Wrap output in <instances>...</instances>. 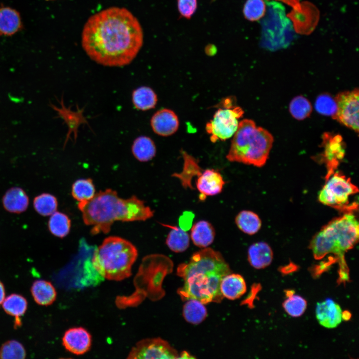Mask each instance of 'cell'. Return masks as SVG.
<instances>
[{
	"label": "cell",
	"instance_id": "cell-1",
	"mask_svg": "<svg viewBox=\"0 0 359 359\" xmlns=\"http://www.w3.org/2000/svg\"><path fill=\"white\" fill-rule=\"evenodd\" d=\"M144 40L141 25L125 7H111L91 16L81 35L82 46L98 64L121 67L136 57Z\"/></svg>",
	"mask_w": 359,
	"mask_h": 359
},
{
	"label": "cell",
	"instance_id": "cell-2",
	"mask_svg": "<svg viewBox=\"0 0 359 359\" xmlns=\"http://www.w3.org/2000/svg\"><path fill=\"white\" fill-rule=\"evenodd\" d=\"M178 272L184 281L178 291L181 299H196L205 304L221 301L220 283L231 270L220 252L205 248L195 252L187 263L180 264Z\"/></svg>",
	"mask_w": 359,
	"mask_h": 359
},
{
	"label": "cell",
	"instance_id": "cell-3",
	"mask_svg": "<svg viewBox=\"0 0 359 359\" xmlns=\"http://www.w3.org/2000/svg\"><path fill=\"white\" fill-rule=\"evenodd\" d=\"M78 207L84 223L91 226L93 235L109 233L115 221H145L154 215V211L136 196L122 198L110 188L95 193L88 201L78 203Z\"/></svg>",
	"mask_w": 359,
	"mask_h": 359
},
{
	"label": "cell",
	"instance_id": "cell-4",
	"mask_svg": "<svg viewBox=\"0 0 359 359\" xmlns=\"http://www.w3.org/2000/svg\"><path fill=\"white\" fill-rule=\"evenodd\" d=\"M138 252L130 241L118 236H109L94 251L92 264L105 279L121 281L132 274Z\"/></svg>",
	"mask_w": 359,
	"mask_h": 359
},
{
	"label": "cell",
	"instance_id": "cell-5",
	"mask_svg": "<svg viewBox=\"0 0 359 359\" xmlns=\"http://www.w3.org/2000/svg\"><path fill=\"white\" fill-rule=\"evenodd\" d=\"M273 141L267 130L257 126L252 120L244 119L239 123L226 158L231 162L262 167L268 158Z\"/></svg>",
	"mask_w": 359,
	"mask_h": 359
},
{
	"label": "cell",
	"instance_id": "cell-6",
	"mask_svg": "<svg viewBox=\"0 0 359 359\" xmlns=\"http://www.w3.org/2000/svg\"><path fill=\"white\" fill-rule=\"evenodd\" d=\"M359 235V222L353 213L348 212L324 226L312 239L310 247L317 260L330 253L343 258L357 243Z\"/></svg>",
	"mask_w": 359,
	"mask_h": 359
},
{
	"label": "cell",
	"instance_id": "cell-7",
	"mask_svg": "<svg viewBox=\"0 0 359 359\" xmlns=\"http://www.w3.org/2000/svg\"><path fill=\"white\" fill-rule=\"evenodd\" d=\"M266 12L261 18V44L271 51L286 48L294 40L295 33L285 8L273 0L266 1Z\"/></svg>",
	"mask_w": 359,
	"mask_h": 359
},
{
	"label": "cell",
	"instance_id": "cell-8",
	"mask_svg": "<svg viewBox=\"0 0 359 359\" xmlns=\"http://www.w3.org/2000/svg\"><path fill=\"white\" fill-rule=\"evenodd\" d=\"M358 191L350 179L339 172L334 171L326 176V181L319 192V199L326 205L351 212L358 207V204L351 202V197Z\"/></svg>",
	"mask_w": 359,
	"mask_h": 359
},
{
	"label": "cell",
	"instance_id": "cell-9",
	"mask_svg": "<svg viewBox=\"0 0 359 359\" xmlns=\"http://www.w3.org/2000/svg\"><path fill=\"white\" fill-rule=\"evenodd\" d=\"M243 114L241 107L232 104L223 105V108L218 109L205 126L210 141L215 143L232 137L238 129L239 119Z\"/></svg>",
	"mask_w": 359,
	"mask_h": 359
},
{
	"label": "cell",
	"instance_id": "cell-10",
	"mask_svg": "<svg viewBox=\"0 0 359 359\" xmlns=\"http://www.w3.org/2000/svg\"><path fill=\"white\" fill-rule=\"evenodd\" d=\"M358 88L339 93L335 97L337 109L333 118L359 132V95Z\"/></svg>",
	"mask_w": 359,
	"mask_h": 359
},
{
	"label": "cell",
	"instance_id": "cell-11",
	"mask_svg": "<svg viewBox=\"0 0 359 359\" xmlns=\"http://www.w3.org/2000/svg\"><path fill=\"white\" fill-rule=\"evenodd\" d=\"M179 354L169 343L161 338H147L137 342L129 353L128 359H178Z\"/></svg>",
	"mask_w": 359,
	"mask_h": 359
},
{
	"label": "cell",
	"instance_id": "cell-12",
	"mask_svg": "<svg viewBox=\"0 0 359 359\" xmlns=\"http://www.w3.org/2000/svg\"><path fill=\"white\" fill-rule=\"evenodd\" d=\"M92 341L91 335L82 327L68 329L62 339L64 348L77 356L83 355L88 352L91 347Z\"/></svg>",
	"mask_w": 359,
	"mask_h": 359
},
{
	"label": "cell",
	"instance_id": "cell-13",
	"mask_svg": "<svg viewBox=\"0 0 359 359\" xmlns=\"http://www.w3.org/2000/svg\"><path fill=\"white\" fill-rule=\"evenodd\" d=\"M222 176L213 169H206L198 176L196 186L200 192L199 199L204 200L207 196L220 193L225 184Z\"/></svg>",
	"mask_w": 359,
	"mask_h": 359
},
{
	"label": "cell",
	"instance_id": "cell-14",
	"mask_svg": "<svg viewBox=\"0 0 359 359\" xmlns=\"http://www.w3.org/2000/svg\"><path fill=\"white\" fill-rule=\"evenodd\" d=\"M316 317L321 326L333 329L342 322V311L339 304L333 300L328 299L317 304Z\"/></svg>",
	"mask_w": 359,
	"mask_h": 359
},
{
	"label": "cell",
	"instance_id": "cell-15",
	"mask_svg": "<svg viewBox=\"0 0 359 359\" xmlns=\"http://www.w3.org/2000/svg\"><path fill=\"white\" fill-rule=\"evenodd\" d=\"M151 125L156 134L166 137L177 132L179 126V121L173 111L164 108L157 111L153 115Z\"/></svg>",
	"mask_w": 359,
	"mask_h": 359
},
{
	"label": "cell",
	"instance_id": "cell-16",
	"mask_svg": "<svg viewBox=\"0 0 359 359\" xmlns=\"http://www.w3.org/2000/svg\"><path fill=\"white\" fill-rule=\"evenodd\" d=\"M2 203L8 212L19 214L26 210L29 205V197L21 187H12L4 194Z\"/></svg>",
	"mask_w": 359,
	"mask_h": 359
},
{
	"label": "cell",
	"instance_id": "cell-17",
	"mask_svg": "<svg viewBox=\"0 0 359 359\" xmlns=\"http://www.w3.org/2000/svg\"><path fill=\"white\" fill-rule=\"evenodd\" d=\"M324 143L326 145L325 156L327 161L328 176L335 171L339 161L344 157V150L342 138L339 135L332 137L327 134L324 136Z\"/></svg>",
	"mask_w": 359,
	"mask_h": 359
},
{
	"label": "cell",
	"instance_id": "cell-18",
	"mask_svg": "<svg viewBox=\"0 0 359 359\" xmlns=\"http://www.w3.org/2000/svg\"><path fill=\"white\" fill-rule=\"evenodd\" d=\"M19 13L8 6H0V36H10L22 28Z\"/></svg>",
	"mask_w": 359,
	"mask_h": 359
},
{
	"label": "cell",
	"instance_id": "cell-19",
	"mask_svg": "<svg viewBox=\"0 0 359 359\" xmlns=\"http://www.w3.org/2000/svg\"><path fill=\"white\" fill-rule=\"evenodd\" d=\"M273 254L270 246L264 242L252 244L248 250V260L250 265L258 269L268 266L272 262Z\"/></svg>",
	"mask_w": 359,
	"mask_h": 359
},
{
	"label": "cell",
	"instance_id": "cell-20",
	"mask_svg": "<svg viewBox=\"0 0 359 359\" xmlns=\"http://www.w3.org/2000/svg\"><path fill=\"white\" fill-rule=\"evenodd\" d=\"M30 292L35 302L43 306L52 304L57 297V292L53 285L43 279L35 280L31 285Z\"/></svg>",
	"mask_w": 359,
	"mask_h": 359
},
{
	"label": "cell",
	"instance_id": "cell-21",
	"mask_svg": "<svg viewBox=\"0 0 359 359\" xmlns=\"http://www.w3.org/2000/svg\"><path fill=\"white\" fill-rule=\"evenodd\" d=\"M220 289L223 297L235 300L241 297L246 291L244 278L239 274H228L221 280Z\"/></svg>",
	"mask_w": 359,
	"mask_h": 359
},
{
	"label": "cell",
	"instance_id": "cell-22",
	"mask_svg": "<svg viewBox=\"0 0 359 359\" xmlns=\"http://www.w3.org/2000/svg\"><path fill=\"white\" fill-rule=\"evenodd\" d=\"M27 301L21 295L13 293L5 298L1 305L4 312L15 319L14 327L21 326V317L25 313L27 309Z\"/></svg>",
	"mask_w": 359,
	"mask_h": 359
},
{
	"label": "cell",
	"instance_id": "cell-23",
	"mask_svg": "<svg viewBox=\"0 0 359 359\" xmlns=\"http://www.w3.org/2000/svg\"><path fill=\"white\" fill-rule=\"evenodd\" d=\"M215 235L213 226L206 220L197 221L191 229L190 236L193 244L200 248L210 245L213 242Z\"/></svg>",
	"mask_w": 359,
	"mask_h": 359
},
{
	"label": "cell",
	"instance_id": "cell-24",
	"mask_svg": "<svg viewBox=\"0 0 359 359\" xmlns=\"http://www.w3.org/2000/svg\"><path fill=\"white\" fill-rule=\"evenodd\" d=\"M132 99L135 107L141 111L154 108L158 101L154 91L147 86H142L135 89L132 93Z\"/></svg>",
	"mask_w": 359,
	"mask_h": 359
},
{
	"label": "cell",
	"instance_id": "cell-25",
	"mask_svg": "<svg viewBox=\"0 0 359 359\" xmlns=\"http://www.w3.org/2000/svg\"><path fill=\"white\" fill-rule=\"evenodd\" d=\"M135 158L140 162L151 160L156 155V148L154 141L149 137L142 136L137 138L132 146Z\"/></svg>",
	"mask_w": 359,
	"mask_h": 359
},
{
	"label": "cell",
	"instance_id": "cell-26",
	"mask_svg": "<svg viewBox=\"0 0 359 359\" xmlns=\"http://www.w3.org/2000/svg\"><path fill=\"white\" fill-rule=\"evenodd\" d=\"M169 227L170 231L166 239V244L173 251L177 253L186 250L189 245V236L184 230L177 226L162 224Z\"/></svg>",
	"mask_w": 359,
	"mask_h": 359
},
{
	"label": "cell",
	"instance_id": "cell-27",
	"mask_svg": "<svg viewBox=\"0 0 359 359\" xmlns=\"http://www.w3.org/2000/svg\"><path fill=\"white\" fill-rule=\"evenodd\" d=\"M235 221L238 228L249 235L257 233L261 226V221L258 215L249 210L239 212L236 215Z\"/></svg>",
	"mask_w": 359,
	"mask_h": 359
},
{
	"label": "cell",
	"instance_id": "cell-28",
	"mask_svg": "<svg viewBox=\"0 0 359 359\" xmlns=\"http://www.w3.org/2000/svg\"><path fill=\"white\" fill-rule=\"evenodd\" d=\"M71 220L65 213L56 211L50 215L48 221V228L54 236L63 238L69 233Z\"/></svg>",
	"mask_w": 359,
	"mask_h": 359
},
{
	"label": "cell",
	"instance_id": "cell-29",
	"mask_svg": "<svg viewBox=\"0 0 359 359\" xmlns=\"http://www.w3.org/2000/svg\"><path fill=\"white\" fill-rule=\"evenodd\" d=\"M183 315L185 320L192 324L201 323L207 316V310L204 304L197 300H186L183 307Z\"/></svg>",
	"mask_w": 359,
	"mask_h": 359
},
{
	"label": "cell",
	"instance_id": "cell-30",
	"mask_svg": "<svg viewBox=\"0 0 359 359\" xmlns=\"http://www.w3.org/2000/svg\"><path fill=\"white\" fill-rule=\"evenodd\" d=\"M71 193L78 203H84L91 200L95 195L96 190L91 179L76 180L72 185Z\"/></svg>",
	"mask_w": 359,
	"mask_h": 359
},
{
	"label": "cell",
	"instance_id": "cell-31",
	"mask_svg": "<svg viewBox=\"0 0 359 359\" xmlns=\"http://www.w3.org/2000/svg\"><path fill=\"white\" fill-rule=\"evenodd\" d=\"M33 205L39 214L48 216L56 211L58 201L54 195L49 193H42L34 197Z\"/></svg>",
	"mask_w": 359,
	"mask_h": 359
},
{
	"label": "cell",
	"instance_id": "cell-32",
	"mask_svg": "<svg viewBox=\"0 0 359 359\" xmlns=\"http://www.w3.org/2000/svg\"><path fill=\"white\" fill-rule=\"evenodd\" d=\"M26 356L24 346L15 340L7 341L0 348V359H23Z\"/></svg>",
	"mask_w": 359,
	"mask_h": 359
},
{
	"label": "cell",
	"instance_id": "cell-33",
	"mask_svg": "<svg viewBox=\"0 0 359 359\" xmlns=\"http://www.w3.org/2000/svg\"><path fill=\"white\" fill-rule=\"evenodd\" d=\"M289 111L294 118L302 120L310 115L312 107L307 99L302 96H298L294 97L291 101Z\"/></svg>",
	"mask_w": 359,
	"mask_h": 359
},
{
	"label": "cell",
	"instance_id": "cell-34",
	"mask_svg": "<svg viewBox=\"0 0 359 359\" xmlns=\"http://www.w3.org/2000/svg\"><path fill=\"white\" fill-rule=\"evenodd\" d=\"M266 10V5L264 0H247L243 12L246 19L254 21L261 19L265 15Z\"/></svg>",
	"mask_w": 359,
	"mask_h": 359
},
{
	"label": "cell",
	"instance_id": "cell-35",
	"mask_svg": "<svg viewBox=\"0 0 359 359\" xmlns=\"http://www.w3.org/2000/svg\"><path fill=\"white\" fill-rule=\"evenodd\" d=\"M283 307L285 312L290 316L299 317L305 312L307 302L300 296L294 294L288 296L283 303Z\"/></svg>",
	"mask_w": 359,
	"mask_h": 359
},
{
	"label": "cell",
	"instance_id": "cell-36",
	"mask_svg": "<svg viewBox=\"0 0 359 359\" xmlns=\"http://www.w3.org/2000/svg\"><path fill=\"white\" fill-rule=\"evenodd\" d=\"M315 108L320 114L325 116H332L335 114L337 109L335 100L328 94H322L318 97L315 102Z\"/></svg>",
	"mask_w": 359,
	"mask_h": 359
},
{
	"label": "cell",
	"instance_id": "cell-37",
	"mask_svg": "<svg viewBox=\"0 0 359 359\" xmlns=\"http://www.w3.org/2000/svg\"><path fill=\"white\" fill-rule=\"evenodd\" d=\"M197 5V0H178V8L180 15L189 19L195 12Z\"/></svg>",
	"mask_w": 359,
	"mask_h": 359
},
{
	"label": "cell",
	"instance_id": "cell-38",
	"mask_svg": "<svg viewBox=\"0 0 359 359\" xmlns=\"http://www.w3.org/2000/svg\"><path fill=\"white\" fill-rule=\"evenodd\" d=\"M193 217L194 215L192 212H183L179 219L180 228L185 231L188 230L191 226Z\"/></svg>",
	"mask_w": 359,
	"mask_h": 359
},
{
	"label": "cell",
	"instance_id": "cell-39",
	"mask_svg": "<svg viewBox=\"0 0 359 359\" xmlns=\"http://www.w3.org/2000/svg\"><path fill=\"white\" fill-rule=\"evenodd\" d=\"M5 298V287L3 283L0 281V305H1Z\"/></svg>",
	"mask_w": 359,
	"mask_h": 359
},
{
	"label": "cell",
	"instance_id": "cell-40",
	"mask_svg": "<svg viewBox=\"0 0 359 359\" xmlns=\"http://www.w3.org/2000/svg\"><path fill=\"white\" fill-rule=\"evenodd\" d=\"M192 359L194 358V357H192L190 354H188L186 351H183L180 355V356H178V359Z\"/></svg>",
	"mask_w": 359,
	"mask_h": 359
},
{
	"label": "cell",
	"instance_id": "cell-41",
	"mask_svg": "<svg viewBox=\"0 0 359 359\" xmlns=\"http://www.w3.org/2000/svg\"></svg>",
	"mask_w": 359,
	"mask_h": 359
}]
</instances>
